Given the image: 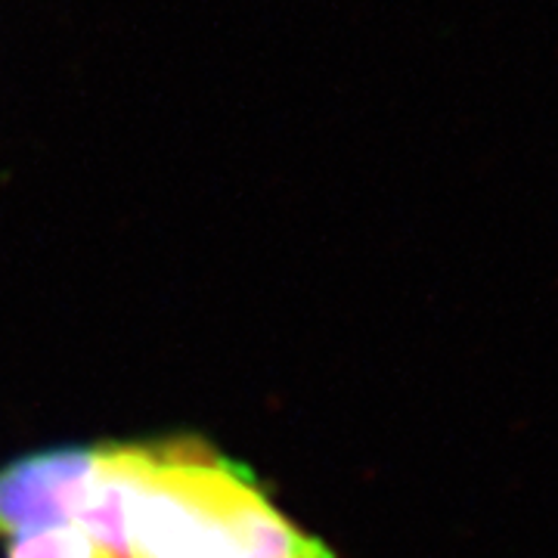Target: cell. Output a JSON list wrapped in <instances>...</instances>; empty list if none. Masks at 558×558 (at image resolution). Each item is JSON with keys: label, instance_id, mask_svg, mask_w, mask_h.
Masks as SVG:
<instances>
[{"label": "cell", "instance_id": "cell-1", "mask_svg": "<svg viewBox=\"0 0 558 558\" xmlns=\"http://www.w3.org/2000/svg\"><path fill=\"white\" fill-rule=\"evenodd\" d=\"M84 524L116 558H339L202 435L97 440Z\"/></svg>", "mask_w": 558, "mask_h": 558}, {"label": "cell", "instance_id": "cell-2", "mask_svg": "<svg viewBox=\"0 0 558 558\" xmlns=\"http://www.w3.org/2000/svg\"><path fill=\"white\" fill-rule=\"evenodd\" d=\"M97 469L94 444H62L0 465V539L57 521L78 524Z\"/></svg>", "mask_w": 558, "mask_h": 558}, {"label": "cell", "instance_id": "cell-3", "mask_svg": "<svg viewBox=\"0 0 558 558\" xmlns=\"http://www.w3.org/2000/svg\"><path fill=\"white\" fill-rule=\"evenodd\" d=\"M7 558H116V553L94 537L84 524L57 521L35 527L22 537L7 539Z\"/></svg>", "mask_w": 558, "mask_h": 558}]
</instances>
